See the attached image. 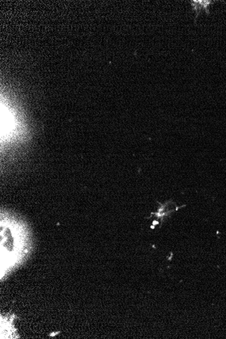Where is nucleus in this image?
<instances>
[{
	"label": "nucleus",
	"mask_w": 226,
	"mask_h": 339,
	"mask_svg": "<svg viewBox=\"0 0 226 339\" xmlns=\"http://www.w3.org/2000/svg\"><path fill=\"white\" fill-rule=\"evenodd\" d=\"M212 1H192V5L193 10H194L196 12L197 14H198L201 11V10H204L206 12L207 14H209V6L211 4H212Z\"/></svg>",
	"instance_id": "f257e3e1"
}]
</instances>
